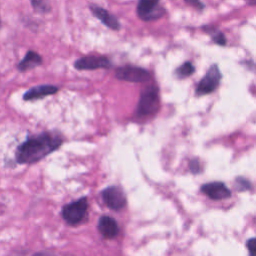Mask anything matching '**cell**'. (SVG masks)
Here are the masks:
<instances>
[{"mask_svg": "<svg viewBox=\"0 0 256 256\" xmlns=\"http://www.w3.org/2000/svg\"><path fill=\"white\" fill-rule=\"evenodd\" d=\"M33 9L41 14L49 13L51 11V5L49 0H31Z\"/></svg>", "mask_w": 256, "mask_h": 256, "instance_id": "14", "label": "cell"}, {"mask_svg": "<svg viewBox=\"0 0 256 256\" xmlns=\"http://www.w3.org/2000/svg\"><path fill=\"white\" fill-rule=\"evenodd\" d=\"M35 256H51V255H46V254H38V255H35Z\"/></svg>", "mask_w": 256, "mask_h": 256, "instance_id": "21", "label": "cell"}, {"mask_svg": "<svg viewBox=\"0 0 256 256\" xmlns=\"http://www.w3.org/2000/svg\"><path fill=\"white\" fill-rule=\"evenodd\" d=\"M187 3H189V4H191V5H194V6H196L197 8H204V5L199 1V0H185Z\"/></svg>", "mask_w": 256, "mask_h": 256, "instance_id": "20", "label": "cell"}, {"mask_svg": "<svg viewBox=\"0 0 256 256\" xmlns=\"http://www.w3.org/2000/svg\"><path fill=\"white\" fill-rule=\"evenodd\" d=\"M160 0H139L137 6L138 16L143 21L156 20L165 13L164 9L159 6Z\"/></svg>", "mask_w": 256, "mask_h": 256, "instance_id": "6", "label": "cell"}, {"mask_svg": "<svg viewBox=\"0 0 256 256\" xmlns=\"http://www.w3.org/2000/svg\"><path fill=\"white\" fill-rule=\"evenodd\" d=\"M42 63L43 60L38 53L34 51H28L22 61L18 64V69L20 72H25L40 66Z\"/></svg>", "mask_w": 256, "mask_h": 256, "instance_id": "13", "label": "cell"}, {"mask_svg": "<svg viewBox=\"0 0 256 256\" xmlns=\"http://www.w3.org/2000/svg\"><path fill=\"white\" fill-rule=\"evenodd\" d=\"M87 211L88 200L86 197H83L64 206L62 210V217L68 224L76 225L81 223L86 218Z\"/></svg>", "mask_w": 256, "mask_h": 256, "instance_id": "3", "label": "cell"}, {"mask_svg": "<svg viewBox=\"0 0 256 256\" xmlns=\"http://www.w3.org/2000/svg\"><path fill=\"white\" fill-rule=\"evenodd\" d=\"M201 191L212 200H225L231 197V190L223 182H209L201 186Z\"/></svg>", "mask_w": 256, "mask_h": 256, "instance_id": "9", "label": "cell"}, {"mask_svg": "<svg viewBox=\"0 0 256 256\" xmlns=\"http://www.w3.org/2000/svg\"><path fill=\"white\" fill-rule=\"evenodd\" d=\"M98 230L106 239H113L119 234V227L115 219L105 215L99 219Z\"/></svg>", "mask_w": 256, "mask_h": 256, "instance_id": "11", "label": "cell"}, {"mask_svg": "<svg viewBox=\"0 0 256 256\" xmlns=\"http://www.w3.org/2000/svg\"><path fill=\"white\" fill-rule=\"evenodd\" d=\"M102 198L109 208L116 211L123 209L127 203L123 190L118 186H110L104 189L102 192Z\"/></svg>", "mask_w": 256, "mask_h": 256, "instance_id": "7", "label": "cell"}, {"mask_svg": "<svg viewBox=\"0 0 256 256\" xmlns=\"http://www.w3.org/2000/svg\"><path fill=\"white\" fill-rule=\"evenodd\" d=\"M222 75L218 66H211V68L207 71L202 80L198 83V86L196 88V94L198 96H203L212 93L218 87Z\"/></svg>", "mask_w": 256, "mask_h": 256, "instance_id": "5", "label": "cell"}, {"mask_svg": "<svg viewBox=\"0 0 256 256\" xmlns=\"http://www.w3.org/2000/svg\"><path fill=\"white\" fill-rule=\"evenodd\" d=\"M62 143L59 135L50 132L33 136L18 146L16 161L19 164H34L56 151Z\"/></svg>", "mask_w": 256, "mask_h": 256, "instance_id": "1", "label": "cell"}, {"mask_svg": "<svg viewBox=\"0 0 256 256\" xmlns=\"http://www.w3.org/2000/svg\"><path fill=\"white\" fill-rule=\"evenodd\" d=\"M195 71L194 66L190 63V62H186L183 65H181L177 70H176V74L178 77L180 78H184V77H188L191 74H193Z\"/></svg>", "mask_w": 256, "mask_h": 256, "instance_id": "15", "label": "cell"}, {"mask_svg": "<svg viewBox=\"0 0 256 256\" xmlns=\"http://www.w3.org/2000/svg\"><path fill=\"white\" fill-rule=\"evenodd\" d=\"M235 188L237 191H247L252 188L250 181L244 177H238L235 180Z\"/></svg>", "mask_w": 256, "mask_h": 256, "instance_id": "16", "label": "cell"}, {"mask_svg": "<svg viewBox=\"0 0 256 256\" xmlns=\"http://www.w3.org/2000/svg\"><path fill=\"white\" fill-rule=\"evenodd\" d=\"M246 247L249 251V256H256V238H250L247 240Z\"/></svg>", "mask_w": 256, "mask_h": 256, "instance_id": "17", "label": "cell"}, {"mask_svg": "<svg viewBox=\"0 0 256 256\" xmlns=\"http://www.w3.org/2000/svg\"><path fill=\"white\" fill-rule=\"evenodd\" d=\"M58 87L53 86V85H39L36 87L31 88L28 90L23 98L25 101H32V100H37V99H42L46 96L56 94L58 92Z\"/></svg>", "mask_w": 256, "mask_h": 256, "instance_id": "12", "label": "cell"}, {"mask_svg": "<svg viewBox=\"0 0 256 256\" xmlns=\"http://www.w3.org/2000/svg\"><path fill=\"white\" fill-rule=\"evenodd\" d=\"M115 76L119 80L132 83H144L151 78L150 73L147 70L132 65L119 67L115 71Z\"/></svg>", "mask_w": 256, "mask_h": 256, "instance_id": "4", "label": "cell"}, {"mask_svg": "<svg viewBox=\"0 0 256 256\" xmlns=\"http://www.w3.org/2000/svg\"><path fill=\"white\" fill-rule=\"evenodd\" d=\"M0 27H1V18H0Z\"/></svg>", "mask_w": 256, "mask_h": 256, "instance_id": "22", "label": "cell"}, {"mask_svg": "<svg viewBox=\"0 0 256 256\" xmlns=\"http://www.w3.org/2000/svg\"><path fill=\"white\" fill-rule=\"evenodd\" d=\"M212 37H213V40H214L217 44H219V45H225V44H226L225 36H224L222 33L214 34Z\"/></svg>", "mask_w": 256, "mask_h": 256, "instance_id": "19", "label": "cell"}, {"mask_svg": "<svg viewBox=\"0 0 256 256\" xmlns=\"http://www.w3.org/2000/svg\"><path fill=\"white\" fill-rule=\"evenodd\" d=\"M189 168H190V171H191L194 175L199 174L200 171H201V169H200V162H199L197 159H194V160L190 161Z\"/></svg>", "mask_w": 256, "mask_h": 256, "instance_id": "18", "label": "cell"}, {"mask_svg": "<svg viewBox=\"0 0 256 256\" xmlns=\"http://www.w3.org/2000/svg\"><path fill=\"white\" fill-rule=\"evenodd\" d=\"M77 70H96V69H107L111 67V62L107 57L104 56H85L78 59L75 64Z\"/></svg>", "mask_w": 256, "mask_h": 256, "instance_id": "8", "label": "cell"}, {"mask_svg": "<svg viewBox=\"0 0 256 256\" xmlns=\"http://www.w3.org/2000/svg\"><path fill=\"white\" fill-rule=\"evenodd\" d=\"M90 9L93 13V15L98 18L105 26H107L108 28L112 29V30H119L120 29V23L118 21V19L112 15L109 11L96 6V5H91Z\"/></svg>", "mask_w": 256, "mask_h": 256, "instance_id": "10", "label": "cell"}, {"mask_svg": "<svg viewBox=\"0 0 256 256\" xmlns=\"http://www.w3.org/2000/svg\"><path fill=\"white\" fill-rule=\"evenodd\" d=\"M160 106L159 90L156 86L147 87L141 94L137 106V115L139 117L154 115Z\"/></svg>", "mask_w": 256, "mask_h": 256, "instance_id": "2", "label": "cell"}]
</instances>
